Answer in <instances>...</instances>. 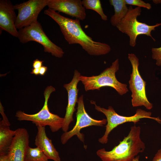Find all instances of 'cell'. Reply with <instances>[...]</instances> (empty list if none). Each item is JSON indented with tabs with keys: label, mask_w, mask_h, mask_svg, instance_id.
I'll return each instance as SVG.
<instances>
[{
	"label": "cell",
	"mask_w": 161,
	"mask_h": 161,
	"mask_svg": "<svg viewBox=\"0 0 161 161\" xmlns=\"http://www.w3.org/2000/svg\"><path fill=\"white\" fill-rule=\"evenodd\" d=\"M40 68H32L31 73L34 74L36 75L39 74Z\"/></svg>",
	"instance_id": "27"
},
{
	"label": "cell",
	"mask_w": 161,
	"mask_h": 161,
	"mask_svg": "<svg viewBox=\"0 0 161 161\" xmlns=\"http://www.w3.org/2000/svg\"><path fill=\"white\" fill-rule=\"evenodd\" d=\"M18 38L23 44L30 41L39 43L43 46L45 52L50 53L55 57L61 58L64 54L62 49L53 43L47 36L38 20L19 29Z\"/></svg>",
	"instance_id": "7"
},
{
	"label": "cell",
	"mask_w": 161,
	"mask_h": 161,
	"mask_svg": "<svg viewBox=\"0 0 161 161\" xmlns=\"http://www.w3.org/2000/svg\"><path fill=\"white\" fill-rule=\"evenodd\" d=\"M140 157L138 155L136 156L132 161H139Z\"/></svg>",
	"instance_id": "28"
},
{
	"label": "cell",
	"mask_w": 161,
	"mask_h": 161,
	"mask_svg": "<svg viewBox=\"0 0 161 161\" xmlns=\"http://www.w3.org/2000/svg\"><path fill=\"white\" fill-rule=\"evenodd\" d=\"M15 10L13 5L10 0H0V29L18 38V31L15 25L17 16Z\"/></svg>",
	"instance_id": "14"
},
{
	"label": "cell",
	"mask_w": 161,
	"mask_h": 161,
	"mask_svg": "<svg viewBox=\"0 0 161 161\" xmlns=\"http://www.w3.org/2000/svg\"><path fill=\"white\" fill-rule=\"evenodd\" d=\"M83 98V95H82L78 98L76 113L77 120L75 126L71 130L64 132L61 136V141L63 144H66L69 140L75 135L80 141L84 142V134L80 132L82 129L92 126H103L107 123L106 119L97 120L89 115L85 108Z\"/></svg>",
	"instance_id": "9"
},
{
	"label": "cell",
	"mask_w": 161,
	"mask_h": 161,
	"mask_svg": "<svg viewBox=\"0 0 161 161\" xmlns=\"http://www.w3.org/2000/svg\"><path fill=\"white\" fill-rule=\"evenodd\" d=\"M47 70V67L44 66H42L40 68L39 75H44Z\"/></svg>",
	"instance_id": "26"
},
{
	"label": "cell",
	"mask_w": 161,
	"mask_h": 161,
	"mask_svg": "<svg viewBox=\"0 0 161 161\" xmlns=\"http://www.w3.org/2000/svg\"><path fill=\"white\" fill-rule=\"evenodd\" d=\"M109 2L113 7L114 11L111 18L110 23L112 26L116 27L126 16L129 8L125 0H109Z\"/></svg>",
	"instance_id": "17"
},
{
	"label": "cell",
	"mask_w": 161,
	"mask_h": 161,
	"mask_svg": "<svg viewBox=\"0 0 161 161\" xmlns=\"http://www.w3.org/2000/svg\"><path fill=\"white\" fill-rule=\"evenodd\" d=\"M119 67V59H117L99 75L89 77L81 75L80 81L83 85L86 91L99 90L102 87L109 86L114 89L119 95H123L127 93L128 89L127 84L119 82L116 77L115 73Z\"/></svg>",
	"instance_id": "3"
},
{
	"label": "cell",
	"mask_w": 161,
	"mask_h": 161,
	"mask_svg": "<svg viewBox=\"0 0 161 161\" xmlns=\"http://www.w3.org/2000/svg\"><path fill=\"white\" fill-rule=\"evenodd\" d=\"M48 0H29L14 5L18 11L15 25L17 29L29 26L37 21L41 11L47 6Z\"/></svg>",
	"instance_id": "10"
},
{
	"label": "cell",
	"mask_w": 161,
	"mask_h": 161,
	"mask_svg": "<svg viewBox=\"0 0 161 161\" xmlns=\"http://www.w3.org/2000/svg\"><path fill=\"white\" fill-rule=\"evenodd\" d=\"M44 13L58 24L69 44H78L89 54L93 56L105 55L111 51L109 44L95 41L87 35L82 29L79 19L65 17L49 8L45 10Z\"/></svg>",
	"instance_id": "1"
},
{
	"label": "cell",
	"mask_w": 161,
	"mask_h": 161,
	"mask_svg": "<svg viewBox=\"0 0 161 161\" xmlns=\"http://www.w3.org/2000/svg\"><path fill=\"white\" fill-rule=\"evenodd\" d=\"M15 133L10 126L0 123V154H8Z\"/></svg>",
	"instance_id": "16"
},
{
	"label": "cell",
	"mask_w": 161,
	"mask_h": 161,
	"mask_svg": "<svg viewBox=\"0 0 161 161\" xmlns=\"http://www.w3.org/2000/svg\"><path fill=\"white\" fill-rule=\"evenodd\" d=\"M82 3L85 9L95 11L100 16L103 20H107V17L103 12L100 0H83L82 1Z\"/></svg>",
	"instance_id": "19"
},
{
	"label": "cell",
	"mask_w": 161,
	"mask_h": 161,
	"mask_svg": "<svg viewBox=\"0 0 161 161\" xmlns=\"http://www.w3.org/2000/svg\"><path fill=\"white\" fill-rule=\"evenodd\" d=\"M152 58L155 60L156 64L158 66H161V47L152 48L151 49Z\"/></svg>",
	"instance_id": "21"
},
{
	"label": "cell",
	"mask_w": 161,
	"mask_h": 161,
	"mask_svg": "<svg viewBox=\"0 0 161 161\" xmlns=\"http://www.w3.org/2000/svg\"><path fill=\"white\" fill-rule=\"evenodd\" d=\"M153 2L156 4L161 3V0H153Z\"/></svg>",
	"instance_id": "29"
},
{
	"label": "cell",
	"mask_w": 161,
	"mask_h": 161,
	"mask_svg": "<svg viewBox=\"0 0 161 161\" xmlns=\"http://www.w3.org/2000/svg\"><path fill=\"white\" fill-rule=\"evenodd\" d=\"M0 161H10L8 154H0Z\"/></svg>",
	"instance_id": "25"
},
{
	"label": "cell",
	"mask_w": 161,
	"mask_h": 161,
	"mask_svg": "<svg viewBox=\"0 0 161 161\" xmlns=\"http://www.w3.org/2000/svg\"><path fill=\"white\" fill-rule=\"evenodd\" d=\"M128 58L132 67V72L129 81V88L132 93V106L133 107L143 106L147 109L151 110L153 105L146 96V82L142 78L139 71V59L132 53L128 54Z\"/></svg>",
	"instance_id": "8"
},
{
	"label": "cell",
	"mask_w": 161,
	"mask_h": 161,
	"mask_svg": "<svg viewBox=\"0 0 161 161\" xmlns=\"http://www.w3.org/2000/svg\"><path fill=\"white\" fill-rule=\"evenodd\" d=\"M80 75V73L77 70H75L71 81L63 86L67 92L68 100L62 128L64 132L68 131L70 124L74 120L73 116L76 111L75 107L78 100V89L77 88V85L80 81L79 77Z\"/></svg>",
	"instance_id": "11"
},
{
	"label": "cell",
	"mask_w": 161,
	"mask_h": 161,
	"mask_svg": "<svg viewBox=\"0 0 161 161\" xmlns=\"http://www.w3.org/2000/svg\"><path fill=\"white\" fill-rule=\"evenodd\" d=\"M15 131L8 152L10 161H25L26 151L29 147V134L24 128L17 129Z\"/></svg>",
	"instance_id": "13"
},
{
	"label": "cell",
	"mask_w": 161,
	"mask_h": 161,
	"mask_svg": "<svg viewBox=\"0 0 161 161\" xmlns=\"http://www.w3.org/2000/svg\"><path fill=\"white\" fill-rule=\"evenodd\" d=\"M91 103L95 105V109L99 112L103 113L106 118L107 124L106 130L103 135L98 139V141L102 144L106 143L108 140V136L110 132L118 125L126 122H133L134 124L140 120L141 119L147 118L154 120L161 124V119L159 117H151V113L141 109H137L136 113L131 116L120 115L116 112L113 108L111 106L108 109L97 106L93 100Z\"/></svg>",
	"instance_id": "6"
},
{
	"label": "cell",
	"mask_w": 161,
	"mask_h": 161,
	"mask_svg": "<svg viewBox=\"0 0 161 161\" xmlns=\"http://www.w3.org/2000/svg\"><path fill=\"white\" fill-rule=\"evenodd\" d=\"M141 12V7H137L133 8L132 6H130L126 16L116 26L119 31L129 36V45L132 47L136 46L137 38L140 35L149 36L155 41V39L151 35V32L161 25V23L150 25L138 21L137 18L140 15Z\"/></svg>",
	"instance_id": "5"
},
{
	"label": "cell",
	"mask_w": 161,
	"mask_h": 161,
	"mask_svg": "<svg viewBox=\"0 0 161 161\" xmlns=\"http://www.w3.org/2000/svg\"><path fill=\"white\" fill-rule=\"evenodd\" d=\"M152 161H161V148L157 151Z\"/></svg>",
	"instance_id": "24"
},
{
	"label": "cell",
	"mask_w": 161,
	"mask_h": 161,
	"mask_svg": "<svg viewBox=\"0 0 161 161\" xmlns=\"http://www.w3.org/2000/svg\"><path fill=\"white\" fill-rule=\"evenodd\" d=\"M35 140V144L40 148L49 159L54 161H61L58 152L52 141L47 136L45 127L39 126Z\"/></svg>",
	"instance_id": "15"
},
{
	"label": "cell",
	"mask_w": 161,
	"mask_h": 161,
	"mask_svg": "<svg viewBox=\"0 0 161 161\" xmlns=\"http://www.w3.org/2000/svg\"><path fill=\"white\" fill-rule=\"evenodd\" d=\"M55 90V89L52 86L47 87L44 93V103L41 110L37 113L33 114H28L23 111H18L15 115L17 120L20 121H31L37 127L41 126L45 127L46 126H48L51 131L53 132L57 131L62 129L64 118L51 113L48 107V102L50 95Z\"/></svg>",
	"instance_id": "4"
},
{
	"label": "cell",
	"mask_w": 161,
	"mask_h": 161,
	"mask_svg": "<svg viewBox=\"0 0 161 161\" xmlns=\"http://www.w3.org/2000/svg\"><path fill=\"white\" fill-rule=\"evenodd\" d=\"M0 112L2 117V119L0 121V123L10 126V123L4 112V108L1 102L0 103Z\"/></svg>",
	"instance_id": "22"
},
{
	"label": "cell",
	"mask_w": 161,
	"mask_h": 161,
	"mask_svg": "<svg viewBox=\"0 0 161 161\" xmlns=\"http://www.w3.org/2000/svg\"><path fill=\"white\" fill-rule=\"evenodd\" d=\"M48 8L62 12L83 21L86 17L85 9L81 0H48Z\"/></svg>",
	"instance_id": "12"
},
{
	"label": "cell",
	"mask_w": 161,
	"mask_h": 161,
	"mask_svg": "<svg viewBox=\"0 0 161 161\" xmlns=\"http://www.w3.org/2000/svg\"><path fill=\"white\" fill-rule=\"evenodd\" d=\"M48 159L38 147H29L25 157V161H48Z\"/></svg>",
	"instance_id": "18"
},
{
	"label": "cell",
	"mask_w": 161,
	"mask_h": 161,
	"mask_svg": "<svg viewBox=\"0 0 161 161\" xmlns=\"http://www.w3.org/2000/svg\"><path fill=\"white\" fill-rule=\"evenodd\" d=\"M43 61H40L38 59L34 60L32 64L33 68H40L42 66Z\"/></svg>",
	"instance_id": "23"
},
{
	"label": "cell",
	"mask_w": 161,
	"mask_h": 161,
	"mask_svg": "<svg viewBox=\"0 0 161 161\" xmlns=\"http://www.w3.org/2000/svg\"><path fill=\"white\" fill-rule=\"evenodd\" d=\"M126 4L137 6L139 7H143L148 10L151 9V6L149 3H146L141 0H125Z\"/></svg>",
	"instance_id": "20"
},
{
	"label": "cell",
	"mask_w": 161,
	"mask_h": 161,
	"mask_svg": "<svg viewBox=\"0 0 161 161\" xmlns=\"http://www.w3.org/2000/svg\"><path fill=\"white\" fill-rule=\"evenodd\" d=\"M140 126H132L127 136L118 145L110 151L104 148L99 149L97 154L102 161H132L145 148L140 138Z\"/></svg>",
	"instance_id": "2"
}]
</instances>
